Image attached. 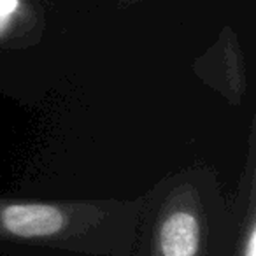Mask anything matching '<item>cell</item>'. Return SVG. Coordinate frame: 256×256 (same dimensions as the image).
<instances>
[{
    "mask_svg": "<svg viewBox=\"0 0 256 256\" xmlns=\"http://www.w3.org/2000/svg\"><path fill=\"white\" fill-rule=\"evenodd\" d=\"M244 256H256V235H254V230H251V234H249Z\"/></svg>",
    "mask_w": 256,
    "mask_h": 256,
    "instance_id": "cell-4",
    "label": "cell"
},
{
    "mask_svg": "<svg viewBox=\"0 0 256 256\" xmlns=\"http://www.w3.org/2000/svg\"><path fill=\"white\" fill-rule=\"evenodd\" d=\"M6 230L23 238L50 237L64 228L65 218L60 209L42 204H20L2 210Z\"/></svg>",
    "mask_w": 256,
    "mask_h": 256,
    "instance_id": "cell-1",
    "label": "cell"
},
{
    "mask_svg": "<svg viewBox=\"0 0 256 256\" xmlns=\"http://www.w3.org/2000/svg\"><path fill=\"white\" fill-rule=\"evenodd\" d=\"M16 9H18V0H0V34L6 30Z\"/></svg>",
    "mask_w": 256,
    "mask_h": 256,
    "instance_id": "cell-3",
    "label": "cell"
},
{
    "mask_svg": "<svg viewBox=\"0 0 256 256\" xmlns=\"http://www.w3.org/2000/svg\"><path fill=\"white\" fill-rule=\"evenodd\" d=\"M198 221L192 212H172L160 228L162 252L164 256H195L198 251Z\"/></svg>",
    "mask_w": 256,
    "mask_h": 256,
    "instance_id": "cell-2",
    "label": "cell"
}]
</instances>
